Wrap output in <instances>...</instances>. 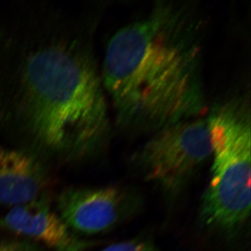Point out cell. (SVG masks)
<instances>
[{
    "label": "cell",
    "instance_id": "6da1fadb",
    "mask_svg": "<svg viewBox=\"0 0 251 251\" xmlns=\"http://www.w3.org/2000/svg\"><path fill=\"white\" fill-rule=\"evenodd\" d=\"M90 24L77 8L50 3L0 15L1 134L75 159L103 148L110 119Z\"/></svg>",
    "mask_w": 251,
    "mask_h": 251
},
{
    "label": "cell",
    "instance_id": "7a4b0ae2",
    "mask_svg": "<svg viewBox=\"0 0 251 251\" xmlns=\"http://www.w3.org/2000/svg\"><path fill=\"white\" fill-rule=\"evenodd\" d=\"M204 28L190 6L161 2L112 36L101 77L122 126L154 133L202 115Z\"/></svg>",
    "mask_w": 251,
    "mask_h": 251
},
{
    "label": "cell",
    "instance_id": "3957f363",
    "mask_svg": "<svg viewBox=\"0 0 251 251\" xmlns=\"http://www.w3.org/2000/svg\"><path fill=\"white\" fill-rule=\"evenodd\" d=\"M206 123L213 166L201 219L211 228L233 232L250 216V109L244 100H229L214 109Z\"/></svg>",
    "mask_w": 251,
    "mask_h": 251
},
{
    "label": "cell",
    "instance_id": "277c9868",
    "mask_svg": "<svg viewBox=\"0 0 251 251\" xmlns=\"http://www.w3.org/2000/svg\"><path fill=\"white\" fill-rule=\"evenodd\" d=\"M206 120L191 119L154 132L135 156L146 179L176 192L211 156Z\"/></svg>",
    "mask_w": 251,
    "mask_h": 251
},
{
    "label": "cell",
    "instance_id": "5b68a950",
    "mask_svg": "<svg viewBox=\"0 0 251 251\" xmlns=\"http://www.w3.org/2000/svg\"><path fill=\"white\" fill-rule=\"evenodd\" d=\"M134 196L117 187L71 188L57 199L59 216L69 229L78 233L105 232L134 212Z\"/></svg>",
    "mask_w": 251,
    "mask_h": 251
},
{
    "label": "cell",
    "instance_id": "8992f818",
    "mask_svg": "<svg viewBox=\"0 0 251 251\" xmlns=\"http://www.w3.org/2000/svg\"><path fill=\"white\" fill-rule=\"evenodd\" d=\"M0 228L42 243L54 251H85L92 245L74 234L51 210L45 197L13 207L0 217Z\"/></svg>",
    "mask_w": 251,
    "mask_h": 251
},
{
    "label": "cell",
    "instance_id": "52a82bcc",
    "mask_svg": "<svg viewBox=\"0 0 251 251\" xmlns=\"http://www.w3.org/2000/svg\"><path fill=\"white\" fill-rule=\"evenodd\" d=\"M47 176L37 155L0 146V205H22L40 197Z\"/></svg>",
    "mask_w": 251,
    "mask_h": 251
},
{
    "label": "cell",
    "instance_id": "ba28073f",
    "mask_svg": "<svg viewBox=\"0 0 251 251\" xmlns=\"http://www.w3.org/2000/svg\"><path fill=\"white\" fill-rule=\"evenodd\" d=\"M100 251H160L152 243L147 240L128 241L117 243Z\"/></svg>",
    "mask_w": 251,
    "mask_h": 251
},
{
    "label": "cell",
    "instance_id": "9c48e42d",
    "mask_svg": "<svg viewBox=\"0 0 251 251\" xmlns=\"http://www.w3.org/2000/svg\"><path fill=\"white\" fill-rule=\"evenodd\" d=\"M0 251H41L35 243L30 241H7L0 244Z\"/></svg>",
    "mask_w": 251,
    "mask_h": 251
}]
</instances>
